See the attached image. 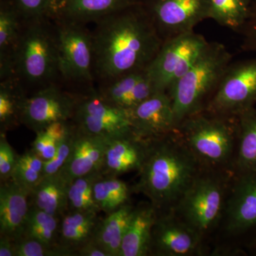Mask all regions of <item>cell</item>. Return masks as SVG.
<instances>
[{"instance_id":"cell-37","label":"cell","mask_w":256,"mask_h":256,"mask_svg":"<svg viewBox=\"0 0 256 256\" xmlns=\"http://www.w3.org/2000/svg\"><path fill=\"white\" fill-rule=\"evenodd\" d=\"M240 33L242 36V50L256 52V0H252L250 16Z\"/></svg>"},{"instance_id":"cell-9","label":"cell","mask_w":256,"mask_h":256,"mask_svg":"<svg viewBox=\"0 0 256 256\" xmlns=\"http://www.w3.org/2000/svg\"><path fill=\"white\" fill-rule=\"evenodd\" d=\"M256 105V56L229 64L205 110L238 116Z\"/></svg>"},{"instance_id":"cell-7","label":"cell","mask_w":256,"mask_h":256,"mask_svg":"<svg viewBox=\"0 0 256 256\" xmlns=\"http://www.w3.org/2000/svg\"><path fill=\"white\" fill-rule=\"evenodd\" d=\"M55 20L62 82L86 90L95 82L92 31L84 24Z\"/></svg>"},{"instance_id":"cell-17","label":"cell","mask_w":256,"mask_h":256,"mask_svg":"<svg viewBox=\"0 0 256 256\" xmlns=\"http://www.w3.org/2000/svg\"><path fill=\"white\" fill-rule=\"evenodd\" d=\"M106 141V138L80 132L75 127L72 152L60 172L70 182L85 175L101 172Z\"/></svg>"},{"instance_id":"cell-25","label":"cell","mask_w":256,"mask_h":256,"mask_svg":"<svg viewBox=\"0 0 256 256\" xmlns=\"http://www.w3.org/2000/svg\"><path fill=\"white\" fill-rule=\"evenodd\" d=\"M238 137L234 161L235 174L256 172V108H252L237 116Z\"/></svg>"},{"instance_id":"cell-19","label":"cell","mask_w":256,"mask_h":256,"mask_svg":"<svg viewBox=\"0 0 256 256\" xmlns=\"http://www.w3.org/2000/svg\"><path fill=\"white\" fill-rule=\"evenodd\" d=\"M100 220L96 210L68 212L62 217L58 246L65 256H76L79 249L92 240Z\"/></svg>"},{"instance_id":"cell-18","label":"cell","mask_w":256,"mask_h":256,"mask_svg":"<svg viewBox=\"0 0 256 256\" xmlns=\"http://www.w3.org/2000/svg\"><path fill=\"white\" fill-rule=\"evenodd\" d=\"M30 192L12 178L0 185V236L14 240L22 235L30 210Z\"/></svg>"},{"instance_id":"cell-12","label":"cell","mask_w":256,"mask_h":256,"mask_svg":"<svg viewBox=\"0 0 256 256\" xmlns=\"http://www.w3.org/2000/svg\"><path fill=\"white\" fill-rule=\"evenodd\" d=\"M78 94L64 89L60 84H52L28 96L21 122L35 133L52 124L72 121Z\"/></svg>"},{"instance_id":"cell-31","label":"cell","mask_w":256,"mask_h":256,"mask_svg":"<svg viewBox=\"0 0 256 256\" xmlns=\"http://www.w3.org/2000/svg\"><path fill=\"white\" fill-rule=\"evenodd\" d=\"M72 128V121H63L50 124L36 132V138L32 142L31 149L44 161L52 159L60 143Z\"/></svg>"},{"instance_id":"cell-38","label":"cell","mask_w":256,"mask_h":256,"mask_svg":"<svg viewBox=\"0 0 256 256\" xmlns=\"http://www.w3.org/2000/svg\"><path fill=\"white\" fill-rule=\"evenodd\" d=\"M76 256H110L107 252L96 242H88L77 252Z\"/></svg>"},{"instance_id":"cell-16","label":"cell","mask_w":256,"mask_h":256,"mask_svg":"<svg viewBox=\"0 0 256 256\" xmlns=\"http://www.w3.org/2000/svg\"><path fill=\"white\" fill-rule=\"evenodd\" d=\"M148 140L137 136L132 130L107 138L104 165V176H116L139 171L146 152Z\"/></svg>"},{"instance_id":"cell-21","label":"cell","mask_w":256,"mask_h":256,"mask_svg":"<svg viewBox=\"0 0 256 256\" xmlns=\"http://www.w3.org/2000/svg\"><path fill=\"white\" fill-rule=\"evenodd\" d=\"M141 2L142 0H62L55 18L87 24Z\"/></svg>"},{"instance_id":"cell-20","label":"cell","mask_w":256,"mask_h":256,"mask_svg":"<svg viewBox=\"0 0 256 256\" xmlns=\"http://www.w3.org/2000/svg\"><path fill=\"white\" fill-rule=\"evenodd\" d=\"M158 215V210L150 202L134 206L119 256H150L152 234Z\"/></svg>"},{"instance_id":"cell-13","label":"cell","mask_w":256,"mask_h":256,"mask_svg":"<svg viewBox=\"0 0 256 256\" xmlns=\"http://www.w3.org/2000/svg\"><path fill=\"white\" fill-rule=\"evenodd\" d=\"M203 237L172 210H158L152 234L150 256L194 255L200 252Z\"/></svg>"},{"instance_id":"cell-28","label":"cell","mask_w":256,"mask_h":256,"mask_svg":"<svg viewBox=\"0 0 256 256\" xmlns=\"http://www.w3.org/2000/svg\"><path fill=\"white\" fill-rule=\"evenodd\" d=\"M60 223V217L30 205L21 237L34 239L48 246H58Z\"/></svg>"},{"instance_id":"cell-40","label":"cell","mask_w":256,"mask_h":256,"mask_svg":"<svg viewBox=\"0 0 256 256\" xmlns=\"http://www.w3.org/2000/svg\"><path fill=\"white\" fill-rule=\"evenodd\" d=\"M60 2H62V0H53L54 6L55 15L57 9H58V5L60 4Z\"/></svg>"},{"instance_id":"cell-10","label":"cell","mask_w":256,"mask_h":256,"mask_svg":"<svg viewBox=\"0 0 256 256\" xmlns=\"http://www.w3.org/2000/svg\"><path fill=\"white\" fill-rule=\"evenodd\" d=\"M77 94L72 121L79 131L108 138L132 130L128 111L106 100L95 86Z\"/></svg>"},{"instance_id":"cell-15","label":"cell","mask_w":256,"mask_h":256,"mask_svg":"<svg viewBox=\"0 0 256 256\" xmlns=\"http://www.w3.org/2000/svg\"><path fill=\"white\" fill-rule=\"evenodd\" d=\"M224 215L228 233L242 234L256 228V172L236 174Z\"/></svg>"},{"instance_id":"cell-2","label":"cell","mask_w":256,"mask_h":256,"mask_svg":"<svg viewBox=\"0 0 256 256\" xmlns=\"http://www.w3.org/2000/svg\"><path fill=\"white\" fill-rule=\"evenodd\" d=\"M202 170L176 130L148 140L146 160L132 190L144 194L159 212H168Z\"/></svg>"},{"instance_id":"cell-30","label":"cell","mask_w":256,"mask_h":256,"mask_svg":"<svg viewBox=\"0 0 256 256\" xmlns=\"http://www.w3.org/2000/svg\"><path fill=\"white\" fill-rule=\"evenodd\" d=\"M101 172L92 173L75 178L69 186L68 212H100L96 206L94 197V184L102 176Z\"/></svg>"},{"instance_id":"cell-39","label":"cell","mask_w":256,"mask_h":256,"mask_svg":"<svg viewBox=\"0 0 256 256\" xmlns=\"http://www.w3.org/2000/svg\"><path fill=\"white\" fill-rule=\"evenodd\" d=\"M0 256H14V240L6 236H0Z\"/></svg>"},{"instance_id":"cell-34","label":"cell","mask_w":256,"mask_h":256,"mask_svg":"<svg viewBox=\"0 0 256 256\" xmlns=\"http://www.w3.org/2000/svg\"><path fill=\"white\" fill-rule=\"evenodd\" d=\"M74 134H75V127L73 124V128H72L70 132L67 134V136L58 146L54 156L52 159L44 162L43 178L57 174L64 168V165L68 161L70 152H72L74 144Z\"/></svg>"},{"instance_id":"cell-23","label":"cell","mask_w":256,"mask_h":256,"mask_svg":"<svg viewBox=\"0 0 256 256\" xmlns=\"http://www.w3.org/2000/svg\"><path fill=\"white\" fill-rule=\"evenodd\" d=\"M70 183L60 172L44 176L30 193V205L62 218L68 210Z\"/></svg>"},{"instance_id":"cell-6","label":"cell","mask_w":256,"mask_h":256,"mask_svg":"<svg viewBox=\"0 0 256 256\" xmlns=\"http://www.w3.org/2000/svg\"><path fill=\"white\" fill-rule=\"evenodd\" d=\"M229 180L228 171L202 170L173 212L204 236L224 214Z\"/></svg>"},{"instance_id":"cell-4","label":"cell","mask_w":256,"mask_h":256,"mask_svg":"<svg viewBox=\"0 0 256 256\" xmlns=\"http://www.w3.org/2000/svg\"><path fill=\"white\" fill-rule=\"evenodd\" d=\"M176 130L203 169L234 170L238 137L237 116L204 110L184 120Z\"/></svg>"},{"instance_id":"cell-3","label":"cell","mask_w":256,"mask_h":256,"mask_svg":"<svg viewBox=\"0 0 256 256\" xmlns=\"http://www.w3.org/2000/svg\"><path fill=\"white\" fill-rule=\"evenodd\" d=\"M13 72L28 96L52 84H62L54 18L23 20Z\"/></svg>"},{"instance_id":"cell-1","label":"cell","mask_w":256,"mask_h":256,"mask_svg":"<svg viewBox=\"0 0 256 256\" xmlns=\"http://www.w3.org/2000/svg\"><path fill=\"white\" fill-rule=\"evenodd\" d=\"M94 23V72L98 84L144 70L164 42L141 2Z\"/></svg>"},{"instance_id":"cell-8","label":"cell","mask_w":256,"mask_h":256,"mask_svg":"<svg viewBox=\"0 0 256 256\" xmlns=\"http://www.w3.org/2000/svg\"><path fill=\"white\" fill-rule=\"evenodd\" d=\"M210 42L194 31L163 42L146 68L158 92H166L190 70Z\"/></svg>"},{"instance_id":"cell-35","label":"cell","mask_w":256,"mask_h":256,"mask_svg":"<svg viewBox=\"0 0 256 256\" xmlns=\"http://www.w3.org/2000/svg\"><path fill=\"white\" fill-rule=\"evenodd\" d=\"M14 256H65V254L58 246H48L34 239L21 237L14 240Z\"/></svg>"},{"instance_id":"cell-26","label":"cell","mask_w":256,"mask_h":256,"mask_svg":"<svg viewBox=\"0 0 256 256\" xmlns=\"http://www.w3.org/2000/svg\"><path fill=\"white\" fill-rule=\"evenodd\" d=\"M28 94L14 77L0 80V133L22 124L23 106Z\"/></svg>"},{"instance_id":"cell-32","label":"cell","mask_w":256,"mask_h":256,"mask_svg":"<svg viewBox=\"0 0 256 256\" xmlns=\"http://www.w3.org/2000/svg\"><path fill=\"white\" fill-rule=\"evenodd\" d=\"M44 160L30 150L18 156L12 180L31 193L43 178Z\"/></svg>"},{"instance_id":"cell-22","label":"cell","mask_w":256,"mask_h":256,"mask_svg":"<svg viewBox=\"0 0 256 256\" xmlns=\"http://www.w3.org/2000/svg\"><path fill=\"white\" fill-rule=\"evenodd\" d=\"M23 18L12 0L0 6V80L14 77L13 62L22 28Z\"/></svg>"},{"instance_id":"cell-24","label":"cell","mask_w":256,"mask_h":256,"mask_svg":"<svg viewBox=\"0 0 256 256\" xmlns=\"http://www.w3.org/2000/svg\"><path fill=\"white\" fill-rule=\"evenodd\" d=\"M134 206L128 203L101 218L92 242L110 256H119L122 239L132 217Z\"/></svg>"},{"instance_id":"cell-36","label":"cell","mask_w":256,"mask_h":256,"mask_svg":"<svg viewBox=\"0 0 256 256\" xmlns=\"http://www.w3.org/2000/svg\"><path fill=\"white\" fill-rule=\"evenodd\" d=\"M16 152L6 140V133H0V178L1 182L12 178L18 158Z\"/></svg>"},{"instance_id":"cell-11","label":"cell","mask_w":256,"mask_h":256,"mask_svg":"<svg viewBox=\"0 0 256 256\" xmlns=\"http://www.w3.org/2000/svg\"><path fill=\"white\" fill-rule=\"evenodd\" d=\"M141 4L163 41L193 32L208 18L210 0H142Z\"/></svg>"},{"instance_id":"cell-27","label":"cell","mask_w":256,"mask_h":256,"mask_svg":"<svg viewBox=\"0 0 256 256\" xmlns=\"http://www.w3.org/2000/svg\"><path fill=\"white\" fill-rule=\"evenodd\" d=\"M132 188L116 176H102L94 184V197L96 206L106 214L130 203Z\"/></svg>"},{"instance_id":"cell-5","label":"cell","mask_w":256,"mask_h":256,"mask_svg":"<svg viewBox=\"0 0 256 256\" xmlns=\"http://www.w3.org/2000/svg\"><path fill=\"white\" fill-rule=\"evenodd\" d=\"M232 53L223 44L210 42L190 70L170 88L175 122L204 110L223 78Z\"/></svg>"},{"instance_id":"cell-33","label":"cell","mask_w":256,"mask_h":256,"mask_svg":"<svg viewBox=\"0 0 256 256\" xmlns=\"http://www.w3.org/2000/svg\"><path fill=\"white\" fill-rule=\"evenodd\" d=\"M23 20L54 18L53 0H12Z\"/></svg>"},{"instance_id":"cell-29","label":"cell","mask_w":256,"mask_h":256,"mask_svg":"<svg viewBox=\"0 0 256 256\" xmlns=\"http://www.w3.org/2000/svg\"><path fill=\"white\" fill-rule=\"evenodd\" d=\"M252 4V0H210L208 18L240 32L250 16Z\"/></svg>"},{"instance_id":"cell-14","label":"cell","mask_w":256,"mask_h":256,"mask_svg":"<svg viewBox=\"0 0 256 256\" xmlns=\"http://www.w3.org/2000/svg\"><path fill=\"white\" fill-rule=\"evenodd\" d=\"M127 111L132 130L143 139H154L176 130L172 100L166 92H156Z\"/></svg>"}]
</instances>
